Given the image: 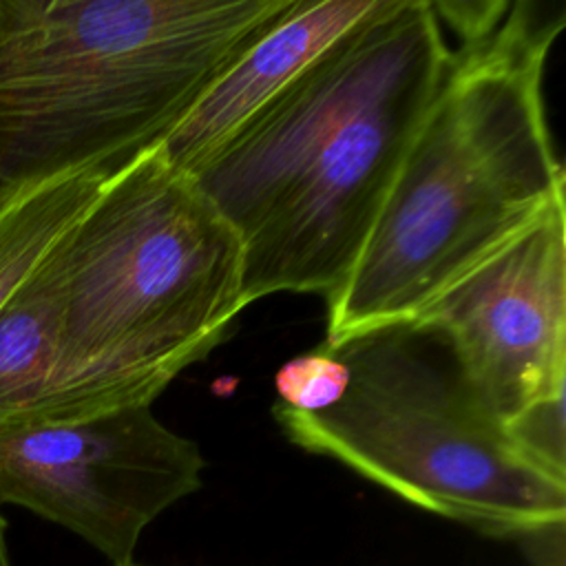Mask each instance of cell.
Returning a JSON list of instances; mask_svg holds the SVG:
<instances>
[{
  "label": "cell",
  "mask_w": 566,
  "mask_h": 566,
  "mask_svg": "<svg viewBox=\"0 0 566 566\" xmlns=\"http://www.w3.org/2000/svg\"><path fill=\"white\" fill-rule=\"evenodd\" d=\"M35 272L57 298V347L22 422L153 402L245 307L234 228L157 146L104 184Z\"/></svg>",
  "instance_id": "cell-3"
},
{
  "label": "cell",
  "mask_w": 566,
  "mask_h": 566,
  "mask_svg": "<svg viewBox=\"0 0 566 566\" xmlns=\"http://www.w3.org/2000/svg\"><path fill=\"white\" fill-rule=\"evenodd\" d=\"M57 347V298L33 270L0 307V427L18 424L40 405Z\"/></svg>",
  "instance_id": "cell-9"
},
{
  "label": "cell",
  "mask_w": 566,
  "mask_h": 566,
  "mask_svg": "<svg viewBox=\"0 0 566 566\" xmlns=\"http://www.w3.org/2000/svg\"><path fill=\"white\" fill-rule=\"evenodd\" d=\"M327 347L347 367L345 391L314 413L274 405L292 444L489 537L566 522V480L515 447L442 332L396 321Z\"/></svg>",
  "instance_id": "cell-4"
},
{
  "label": "cell",
  "mask_w": 566,
  "mask_h": 566,
  "mask_svg": "<svg viewBox=\"0 0 566 566\" xmlns=\"http://www.w3.org/2000/svg\"><path fill=\"white\" fill-rule=\"evenodd\" d=\"M153 139L144 53L93 0H0V250L57 217L77 172Z\"/></svg>",
  "instance_id": "cell-5"
},
{
  "label": "cell",
  "mask_w": 566,
  "mask_h": 566,
  "mask_svg": "<svg viewBox=\"0 0 566 566\" xmlns=\"http://www.w3.org/2000/svg\"><path fill=\"white\" fill-rule=\"evenodd\" d=\"M374 4L376 0H296L190 104L157 144L161 155L192 175Z\"/></svg>",
  "instance_id": "cell-8"
},
{
  "label": "cell",
  "mask_w": 566,
  "mask_h": 566,
  "mask_svg": "<svg viewBox=\"0 0 566 566\" xmlns=\"http://www.w3.org/2000/svg\"><path fill=\"white\" fill-rule=\"evenodd\" d=\"M345 385V363L325 343H321L279 367L274 376V405L301 413L323 411L343 396Z\"/></svg>",
  "instance_id": "cell-10"
},
{
  "label": "cell",
  "mask_w": 566,
  "mask_h": 566,
  "mask_svg": "<svg viewBox=\"0 0 566 566\" xmlns=\"http://www.w3.org/2000/svg\"><path fill=\"white\" fill-rule=\"evenodd\" d=\"M517 544L533 566H564V524L528 533Z\"/></svg>",
  "instance_id": "cell-11"
},
{
  "label": "cell",
  "mask_w": 566,
  "mask_h": 566,
  "mask_svg": "<svg viewBox=\"0 0 566 566\" xmlns=\"http://www.w3.org/2000/svg\"><path fill=\"white\" fill-rule=\"evenodd\" d=\"M0 566H11L7 548V520L0 515Z\"/></svg>",
  "instance_id": "cell-12"
},
{
  "label": "cell",
  "mask_w": 566,
  "mask_h": 566,
  "mask_svg": "<svg viewBox=\"0 0 566 566\" xmlns=\"http://www.w3.org/2000/svg\"><path fill=\"white\" fill-rule=\"evenodd\" d=\"M113 566H142V564H135V562H126V564H113Z\"/></svg>",
  "instance_id": "cell-13"
},
{
  "label": "cell",
  "mask_w": 566,
  "mask_h": 566,
  "mask_svg": "<svg viewBox=\"0 0 566 566\" xmlns=\"http://www.w3.org/2000/svg\"><path fill=\"white\" fill-rule=\"evenodd\" d=\"M199 444L135 402L73 420L0 427V504L27 509L133 562L142 533L201 489Z\"/></svg>",
  "instance_id": "cell-6"
},
{
  "label": "cell",
  "mask_w": 566,
  "mask_h": 566,
  "mask_svg": "<svg viewBox=\"0 0 566 566\" xmlns=\"http://www.w3.org/2000/svg\"><path fill=\"white\" fill-rule=\"evenodd\" d=\"M449 57L433 0H376L190 175L241 241L245 307L338 292Z\"/></svg>",
  "instance_id": "cell-1"
},
{
  "label": "cell",
  "mask_w": 566,
  "mask_h": 566,
  "mask_svg": "<svg viewBox=\"0 0 566 566\" xmlns=\"http://www.w3.org/2000/svg\"><path fill=\"white\" fill-rule=\"evenodd\" d=\"M458 35L374 228L327 305V345L411 318L564 199L544 66L564 11L526 0L433 2Z\"/></svg>",
  "instance_id": "cell-2"
},
{
  "label": "cell",
  "mask_w": 566,
  "mask_h": 566,
  "mask_svg": "<svg viewBox=\"0 0 566 566\" xmlns=\"http://www.w3.org/2000/svg\"><path fill=\"white\" fill-rule=\"evenodd\" d=\"M451 343L467 378L502 420L566 389V206H548L411 318Z\"/></svg>",
  "instance_id": "cell-7"
}]
</instances>
